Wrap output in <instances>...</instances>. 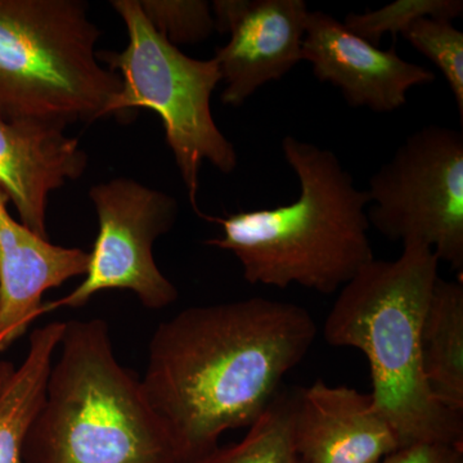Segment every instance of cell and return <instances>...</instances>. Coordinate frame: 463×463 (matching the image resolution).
<instances>
[{
  "label": "cell",
  "instance_id": "cell-1",
  "mask_svg": "<svg viewBox=\"0 0 463 463\" xmlns=\"http://www.w3.org/2000/svg\"><path fill=\"white\" fill-rule=\"evenodd\" d=\"M317 332L304 307L263 298L191 307L160 323L141 383L176 462L201 461L225 431L257 421Z\"/></svg>",
  "mask_w": 463,
  "mask_h": 463
},
{
  "label": "cell",
  "instance_id": "cell-2",
  "mask_svg": "<svg viewBox=\"0 0 463 463\" xmlns=\"http://www.w3.org/2000/svg\"><path fill=\"white\" fill-rule=\"evenodd\" d=\"M282 152L300 183L298 200L225 218L203 214L223 228L221 239L205 243L239 259L251 285L334 294L374 259L365 213L370 194L355 187L330 149L286 136Z\"/></svg>",
  "mask_w": 463,
  "mask_h": 463
},
{
  "label": "cell",
  "instance_id": "cell-3",
  "mask_svg": "<svg viewBox=\"0 0 463 463\" xmlns=\"http://www.w3.org/2000/svg\"><path fill=\"white\" fill-rule=\"evenodd\" d=\"M438 277L434 251L404 243L397 260L373 259L341 288L323 326L330 345L354 347L367 358L373 407L401 448L463 447V414L439 403L422 373L420 335Z\"/></svg>",
  "mask_w": 463,
  "mask_h": 463
},
{
  "label": "cell",
  "instance_id": "cell-4",
  "mask_svg": "<svg viewBox=\"0 0 463 463\" xmlns=\"http://www.w3.org/2000/svg\"><path fill=\"white\" fill-rule=\"evenodd\" d=\"M26 463H178L141 379L118 361L108 322H66Z\"/></svg>",
  "mask_w": 463,
  "mask_h": 463
},
{
  "label": "cell",
  "instance_id": "cell-5",
  "mask_svg": "<svg viewBox=\"0 0 463 463\" xmlns=\"http://www.w3.org/2000/svg\"><path fill=\"white\" fill-rule=\"evenodd\" d=\"M99 38L81 0H0V118L66 129L111 116L123 83Z\"/></svg>",
  "mask_w": 463,
  "mask_h": 463
},
{
  "label": "cell",
  "instance_id": "cell-6",
  "mask_svg": "<svg viewBox=\"0 0 463 463\" xmlns=\"http://www.w3.org/2000/svg\"><path fill=\"white\" fill-rule=\"evenodd\" d=\"M111 5L128 33L124 51H97L99 62L123 83L111 116L124 123L136 118L139 109L160 116L191 205L203 218L197 205L203 164L207 161L219 172L231 174L239 160L212 112V96L222 81L218 63L214 58L187 56L167 42L149 24L139 0H112Z\"/></svg>",
  "mask_w": 463,
  "mask_h": 463
},
{
  "label": "cell",
  "instance_id": "cell-7",
  "mask_svg": "<svg viewBox=\"0 0 463 463\" xmlns=\"http://www.w3.org/2000/svg\"><path fill=\"white\" fill-rule=\"evenodd\" d=\"M367 216L383 237L422 243L463 272V134L422 128L411 134L368 187Z\"/></svg>",
  "mask_w": 463,
  "mask_h": 463
},
{
  "label": "cell",
  "instance_id": "cell-8",
  "mask_svg": "<svg viewBox=\"0 0 463 463\" xmlns=\"http://www.w3.org/2000/svg\"><path fill=\"white\" fill-rule=\"evenodd\" d=\"M90 197L99 218V234L84 281L65 298L44 303L43 315L87 306L91 298L109 289L133 292L147 309L172 306L178 289L158 269L154 243L175 224L178 201L130 178L93 185Z\"/></svg>",
  "mask_w": 463,
  "mask_h": 463
},
{
  "label": "cell",
  "instance_id": "cell-9",
  "mask_svg": "<svg viewBox=\"0 0 463 463\" xmlns=\"http://www.w3.org/2000/svg\"><path fill=\"white\" fill-rule=\"evenodd\" d=\"M212 8L215 29L230 33L213 57L224 83V105L240 108L303 61L309 14L304 0H215Z\"/></svg>",
  "mask_w": 463,
  "mask_h": 463
},
{
  "label": "cell",
  "instance_id": "cell-10",
  "mask_svg": "<svg viewBox=\"0 0 463 463\" xmlns=\"http://www.w3.org/2000/svg\"><path fill=\"white\" fill-rule=\"evenodd\" d=\"M301 57L319 81L341 91L347 105L380 114L397 111L408 91L437 78L430 69L403 60L395 47L380 50L321 11L307 14Z\"/></svg>",
  "mask_w": 463,
  "mask_h": 463
},
{
  "label": "cell",
  "instance_id": "cell-11",
  "mask_svg": "<svg viewBox=\"0 0 463 463\" xmlns=\"http://www.w3.org/2000/svg\"><path fill=\"white\" fill-rule=\"evenodd\" d=\"M291 430L303 463H380L401 448L371 394L322 380L292 390Z\"/></svg>",
  "mask_w": 463,
  "mask_h": 463
},
{
  "label": "cell",
  "instance_id": "cell-12",
  "mask_svg": "<svg viewBox=\"0 0 463 463\" xmlns=\"http://www.w3.org/2000/svg\"><path fill=\"white\" fill-rule=\"evenodd\" d=\"M65 130L0 118V192L14 203L21 223L43 239H48L51 194L87 172V152Z\"/></svg>",
  "mask_w": 463,
  "mask_h": 463
},
{
  "label": "cell",
  "instance_id": "cell-13",
  "mask_svg": "<svg viewBox=\"0 0 463 463\" xmlns=\"http://www.w3.org/2000/svg\"><path fill=\"white\" fill-rule=\"evenodd\" d=\"M0 192V353L43 316V295L84 276L90 252L63 248L14 221Z\"/></svg>",
  "mask_w": 463,
  "mask_h": 463
},
{
  "label": "cell",
  "instance_id": "cell-14",
  "mask_svg": "<svg viewBox=\"0 0 463 463\" xmlns=\"http://www.w3.org/2000/svg\"><path fill=\"white\" fill-rule=\"evenodd\" d=\"M66 322L35 328L23 364L0 362V463H26L24 448L41 412Z\"/></svg>",
  "mask_w": 463,
  "mask_h": 463
},
{
  "label": "cell",
  "instance_id": "cell-15",
  "mask_svg": "<svg viewBox=\"0 0 463 463\" xmlns=\"http://www.w3.org/2000/svg\"><path fill=\"white\" fill-rule=\"evenodd\" d=\"M422 373L435 399L463 414V283L438 277L421 335Z\"/></svg>",
  "mask_w": 463,
  "mask_h": 463
},
{
  "label": "cell",
  "instance_id": "cell-16",
  "mask_svg": "<svg viewBox=\"0 0 463 463\" xmlns=\"http://www.w3.org/2000/svg\"><path fill=\"white\" fill-rule=\"evenodd\" d=\"M197 463H303L291 430V392H279L239 443L216 448Z\"/></svg>",
  "mask_w": 463,
  "mask_h": 463
},
{
  "label": "cell",
  "instance_id": "cell-17",
  "mask_svg": "<svg viewBox=\"0 0 463 463\" xmlns=\"http://www.w3.org/2000/svg\"><path fill=\"white\" fill-rule=\"evenodd\" d=\"M463 14L462 0H397L377 11L350 14L344 25L359 38L379 47L386 33L392 38L407 32L414 21L423 17L453 21Z\"/></svg>",
  "mask_w": 463,
  "mask_h": 463
},
{
  "label": "cell",
  "instance_id": "cell-18",
  "mask_svg": "<svg viewBox=\"0 0 463 463\" xmlns=\"http://www.w3.org/2000/svg\"><path fill=\"white\" fill-rule=\"evenodd\" d=\"M405 41L440 70L463 120V33L452 21L423 17L403 33Z\"/></svg>",
  "mask_w": 463,
  "mask_h": 463
},
{
  "label": "cell",
  "instance_id": "cell-19",
  "mask_svg": "<svg viewBox=\"0 0 463 463\" xmlns=\"http://www.w3.org/2000/svg\"><path fill=\"white\" fill-rule=\"evenodd\" d=\"M139 5L154 29L175 47L205 42L216 30L205 0H139Z\"/></svg>",
  "mask_w": 463,
  "mask_h": 463
},
{
  "label": "cell",
  "instance_id": "cell-20",
  "mask_svg": "<svg viewBox=\"0 0 463 463\" xmlns=\"http://www.w3.org/2000/svg\"><path fill=\"white\" fill-rule=\"evenodd\" d=\"M380 463H463V447L421 443L399 448Z\"/></svg>",
  "mask_w": 463,
  "mask_h": 463
}]
</instances>
